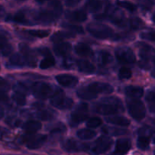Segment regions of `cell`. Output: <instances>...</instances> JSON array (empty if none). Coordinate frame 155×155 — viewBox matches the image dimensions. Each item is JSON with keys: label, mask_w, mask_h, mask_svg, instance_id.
Instances as JSON below:
<instances>
[{"label": "cell", "mask_w": 155, "mask_h": 155, "mask_svg": "<svg viewBox=\"0 0 155 155\" xmlns=\"http://www.w3.org/2000/svg\"><path fill=\"white\" fill-rule=\"evenodd\" d=\"M95 111L103 115H112L124 111L120 99L117 97H106L102 98L95 106Z\"/></svg>", "instance_id": "6da1fadb"}, {"label": "cell", "mask_w": 155, "mask_h": 155, "mask_svg": "<svg viewBox=\"0 0 155 155\" xmlns=\"http://www.w3.org/2000/svg\"><path fill=\"white\" fill-rule=\"evenodd\" d=\"M60 89L54 90V87L49 83L44 82H36L31 86V91L33 95L39 99H47L51 97L52 98Z\"/></svg>", "instance_id": "7a4b0ae2"}, {"label": "cell", "mask_w": 155, "mask_h": 155, "mask_svg": "<svg viewBox=\"0 0 155 155\" xmlns=\"http://www.w3.org/2000/svg\"><path fill=\"white\" fill-rule=\"evenodd\" d=\"M88 32L94 37L99 39H105L113 37L114 32L110 27L98 23H90L86 27Z\"/></svg>", "instance_id": "3957f363"}, {"label": "cell", "mask_w": 155, "mask_h": 155, "mask_svg": "<svg viewBox=\"0 0 155 155\" xmlns=\"http://www.w3.org/2000/svg\"><path fill=\"white\" fill-rule=\"evenodd\" d=\"M104 14L106 15L107 19L118 27L124 28L128 26V21L126 19L124 12L119 8L111 5H107Z\"/></svg>", "instance_id": "277c9868"}, {"label": "cell", "mask_w": 155, "mask_h": 155, "mask_svg": "<svg viewBox=\"0 0 155 155\" xmlns=\"http://www.w3.org/2000/svg\"><path fill=\"white\" fill-rule=\"evenodd\" d=\"M127 105L129 114L135 120L141 121L145 117L146 109L142 101L138 99H128Z\"/></svg>", "instance_id": "5b68a950"}, {"label": "cell", "mask_w": 155, "mask_h": 155, "mask_svg": "<svg viewBox=\"0 0 155 155\" xmlns=\"http://www.w3.org/2000/svg\"><path fill=\"white\" fill-rule=\"evenodd\" d=\"M89 116V106L86 103H81L77 106L72 112L70 118V124L71 127H77L80 124L86 120Z\"/></svg>", "instance_id": "8992f818"}, {"label": "cell", "mask_w": 155, "mask_h": 155, "mask_svg": "<svg viewBox=\"0 0 155 155\" xmlns=\"http://www.w3.org/2000/svg\"><path fill=\"white\" fill-rule=\"evenodd\" d=\"M112 143V139L107 136H100L92 145H89V151H90V152L94 155L101 154L110 149Z\"/></svg>", "instance_id": "52a82bcc"}, {"label": "cell", "mask_w": 155, "mask_h": 155, "mask_svg": "<svg viewBox=\"0 0 155 155\" xmlns=\"http://www.w3.org/2000/svg\"><path fill=\"white\" fill-rule=\"evenodd\" d=\"M118 61L124 64H132L136 62V55L129 47H118L114 51Z\"/></svg>", "instance_id": "ba28073f"}, {"label": "cell", "mask_w": 155, "mask_h": 155, "mask_svg": "<svg viewBox=\"0 0 155 155\" xmlns=\"http://www.w3.org/2000/svg\"><path fill=\"white\" fill-rule=\"evenodd\" d=\"M51 105L60 110H68L71 108L74 104V101L71 98L65 96L61 91L59 90L50 101Z\"/></svg>", "instance_id": "9c48e42d"}, {"label": "cell", "mask_w": 155, "mask_h": 155, "mask_svg": "<svg viewBox=\"0 0 155 155\" xmlns=\"http://www.w3.org/2000/svg\"><path fill=\"white\" fill-rule=\"evenodd\" d=\"M59 16L60 15H58L52 9L51 10L43 9V10H39L36 12L33 15V18L36 21V23H39V24H50L54 22Z\"/></svg>", "instance_id": "30bf717a"}, {"label": "cell", "mask_w": 155, "mask_h": 155, "mask_svg": "<svg viewBox=\"0 0 155 155\" xmlns=\"http://www.w3.org/2000/svg\"><path fill=\"white\" fill-rule=\"evenodd\" d=\"M21 142L26 143V146L29 149H37L43 145L47 140V136L45 135H37L33 136V134H28L21 137Z\"/></svg>", "instance_id": "8fae6325"}, {"label": "cell", "mask_w": 155, "mask_h": 155, "mask_svg": "<svg viewBox=\"0 0 155 155\" xmlns=\"http://www.w3.org/2000/svg\"><path fill=\"white\" fill-rule=\"evenodd\" d=\"M63 148L68 152L89 151V144H82L74 139H69L63 143Z\"/></svg>", "instance_id": "7c38bea8"}, {"label": "cell", "mask_w": 155, "mask_h": 155, "mask_svg": "<svg viewBox=\"0 0 155 155\" xmlns=\"http://www.w3.org/2000/svg\"><path fill=\"white\" fill-rule=\"evenodd\" d=\"M132 146L131 141L129 139H120L116 142L114 150L110 155H126Z\"/></svg>", "instance_id": "4fadbf2b"}, {"label": "cell", "mask_w": 155, "mask_h": 155, "mask_svg": "<svg viewBox=\"0 0 155 155\" xmlns=\"http://www.w3.org/2000/svg\"><path fill=\"white\" fill-rule=\"evenodd\" d=\"M56 80L59 84L64 87H74L78 83V78L71 74H58L55 77Z\"/></svg>", "instance_id": "5bb4252c"}, {"label": "cell", "mask_w": 155, "mask_h": 155, "mask_svg": "<svg viewBox=\"0 0 155 155\" xmlns=\"http://www.w3.org/2000/svg\"><path fill=\"white\" fill-rule=\"evenodd\" d=\"M136 45L140 48L139 56L142 58V61H148L151 58H155V49L152 46L148 45V44L143 43V42H139L136 44Z\"/></svg>", "instance_id": "9a60e30c"}, {"label": "cell", "mask_w": 155, "mask_h": 155, "mask_svg": "<svg viewBox=\"0 0 155 155\" xmlns=\"http://www.w3.org/2000/svg\"><path fill=\"white\" fill-rule=\"evenodd\" d=\"M89 87L97 94H110L114 92L113 86L108 83H101V82H94L89 85Z\"/></svg>", "instance_id": "2e32d148"}, {"label": "cell", "mask_w": 155, "mask_h": 155, "mask_svg": "<svg viewBox=\"0 0 155 155\" xmlns=\"http://www.w3.org/2000/svg\"><path fill=\"white\" fill-rule=\"evenodd\" d=\"M66 18L73 22H84L87 19V14L86 11L83 9H79V10H75L73 12H67Z\"/></svg>", "instance_id": "e0dca14e"}, {"label": "cell", "mask_w": 155, "mask_h": 155, "mask_svg": "<svg viewBox=\"0 0 155 155\" xmlns=\"http://www.w3.org/2000/svg\"><path fill=\"white\" fill-rule=\"evenodd\" d=\"M5 21H10L14 23L23 25H33V23L27 18V15L24 11L21 10L15 13L13 16H9L5 18Z\"/></svg>", "instance_id": "ac0fdd59"}, {"label": "cell", "mask_w": 155, "mask_h": 155, "mask_svg": "<svg viewBox=\"0 0 155 155\" xmlns=\"http://www.w3.org/2000/svg\"><path fill=\"white\" fill-rule=\"evenodd\" d=\"M9 61H10V64L12 66L19 67V68H22V67L25 66L30 67L29 59L23 54H21L19 53H15L10 58Z\"/></svg>", "instance_id": "d6986e66"}, {"label": "cell", "mask_w": 155, "mask_h": 155, "mask_svg": "<svg viewBox=\"0 0 155 155\" xmlns=\"http://www.w3.org/2000/svg\"><path fill=\"white\" fill-rule=\"evenodd\" d=\"M54 53L60 57H65L71 53L72 50V45L69 42H60L53 48Z\"/></svg>", "instance_id": "ffe728a7"}, {"label": "cell", "mask_w": 155, "mask_h": 155, "mask_svg": "<svg viewBox=\"0 0 155 155\" xmlns=\"http://www.w3.org/2000/svg\"><path fill=\"white\" fill-rule=\"evenodd\" d=\"M79 98L84 100H92L95 99L98 97V94L95 93L89 86H83L80 88L77 92Z\"/></svg>", "instance_id": "44dd1931"}, {"label": "cell", "mask_w": 155, "mask_h": 155, "mask_svg": "<svg viewBox=\"0 0 155 155\" xmlns=\"http://www.w3.org/2000/svg\"><path fill=\"white\" fill-rule=\"evenodd\" d=\"M74 51L78 55L82 57H91L93 55V51L87 44L84 42H79L74 47Z\"/></svg>", "instance_id": "7402d4cb"}, {"label": "cell", "mask_w": 155, "mask_h": 155, "mask_svg": "<svg viewBox=\"0 0 155 155\" xmlns=\"http://www.w3.org/2000/svg\"><path fill=\"white\" fill-rule=\"evenodd\" d=\"M78 70L81 73L86 74H93L95 72V67L91 62L86 60H78L77 61Z\"/></svg>", "instance_id": "603a6c76"}, {"label": "cell", "mask_w": 155, "mask_h": 155, "mask_svg": "<svg viewBox=\"0 0 155 155\" xmlns=\"http://www.w3.org/2000/svg\"><path fill=\"white\" fill-rule=\"evenodd\" d=\"M8 34L4 30H1V53L2 56H8L12 53L13 48L8 42V36H5Z\"/></svg>", "instance_id": "cb8c5ba5"}, {"label": "cell", "mask_w": 155, "mask_h": 155, "mask_svg": "<svg viewBox=\"0 0 155 155\" xmlns=\"http://www.w3.org/2000/svg\"><path fill=\"white\" fill-rule=\"evenodd\" d=\"M124 92L127 96L134 98H141L144 94V90L142 87L135 86H127L124 89Z\"/></svg>", "instance_id": "d4e9b609"}, {"label": "cell", "mask_w": 155, "mask_h": 155, "mask_svg": "<svg viewBox=\"0 0 155 155\" xmlns=\"http://www.w3.org/2000/svg\"><path fill=\"white\" fill-rule=\"evenodd\" d=\"M22 128L27 134H33L42 128V124L39 121L29 120L24 124Z\"/></svg>", "instance_id": "484cf974"}, {"label": "cell", "mask_w": 155, "mask_h": 155, "mask_svg": "<svg viewBox=\"0 0 155 155\" xmlns=\"http://www.w3.org/2000/svg\"><path fill=\"white\" fill-rule=\"evenodd\" d=\"M106 121L109 124L114 125L120 126V127H128L130 124V120L122 116H112L106 118Z\"/></svg>", "instance_id": "4316f807"}, {"label": "cell", "mask_w": 155, "mask_h": 155, "mask_svg": "<svg viewBox=\"0 0 155 155\" xmlns=\"http://www.w3.org/2000/svg\"><path fill=\"white\" fill-rule=\"evenodd\" d=\"M97 61L101 66H105V65L112 63L114 58L113 56L110 54V52L105 51V50H102V51H100L98 52Z\"/></svg>", "instance_id": "83f0119b"}, {"label": "cell", "mask_w": 155, "mask_h": 155, "mask_svg": "<svg viewBox=\"0 0 155 155\" xmlns=\"http://www.w3.org/2000/svg\"><path fill=\"white\" fill-rule=\"evenodd\" d=\"M85 6L89 12L95 13L102 8V2L101 0H87Z\"/></svg>", "instance_id": "f1b7e54d"}, {"label": "cell", "mask_w": 155, "mask_h": 155, "mask_svg": "<svg viewBox=\"0 0 155 155\" xmlns=\"http://www.w3.org/2000/svg\"><path fill=\"white\" fill-rule=\"evenodd\" d=\"M74 36V34L69 32H62L59 31L54 33L51 37V41L53 42H59L64 40L65 39H69Z\"/></svg>", "instance_id": "f546056e"}, {"label": "cell", "mask_w": 155, "mask_h": 155, "mask_svg": "<svg viewBox=\"0 0 155 155\" xmlns=\"http://www.w3.org/2000/svg\"><path fill=\"white\" fill-rule=\"evenodd\" d=\"M77 136L82 140H90L96 136V132L87 129H82L77 131Z\"/></svg>", "instance_id": "4dcf8cb0"}, {"label": "cell", "mask_w": 155, "mask_h": 155, "mask_svg": "<svg viewBox=\"0 0 155 155\" xmlns=\"http://www.w3.org/2000/svg\"><path fill=\"white\" fill-rule=\"evenodd\" d=\"M55 65V60L54 58L51 54H48V55L45 56L43 60L41 61L40 64H39V68L42 70L48 69L50 68H52L53 66Z\"/></svg>", "instance_id": "1f68e13d"}, {"label": "cell", "mask_w": 155, "mask_h": 155, "mask_svg": "<svg viewBox=\"0 0 155 155\" xmlns=\"http://www.w3.org/2000/svg\"><path fill=\"white\" fill-rule=\"evenodd\" d=\"M128 25L130 26V28L131 30H138L145 27V23L141 18L135 17L128 20Z\"/></svg>", "instance_id": "d6a6232c"}, {"label": "cell", "mask_w": 155, "mask_h": 155, "mask_svg": "<svg viewBox=\"0 0 155 155\" xmlns=\"http://www.w3.org/2000/svg\"><path fill=\"white\" fill-rule=\"evenodd\" d=\"M150 144V137L148 136L144 135H139L137 139V147L141 150H148L149 148Z\"/></svg>", "instance_id": "836d02e7"}, {"label": "cell", "mask_w": 155, "mask_h": 155, "mask_svg": "<svg viewBox=\"0 0 155 155\" xmlns=\"http://www.w3.org/2000/svg\"><path fill=\"white\" fill-rule=\"evenodd\" d=\"M34 116L41 120H51L54 118V114L47 110H39L34 114Z\"/></svg>", "instance_id": "e575fe53"}, {"label": "cell", "mask_w": 155, "mask_h": 155, "mask_svg": "<svg viewBox=\"0 0 155 155\" xmlns=\"http://www.w3.org/2000/svg\"><path fill=\"white\" fill-rule=\"evenodd\" d=\"M112 40L121 41V42H130L135 39V36L130 33H120L114 35Z\"/></svg>", "instance_id": "d590c367"}, {"label": "cell", "mask_w": 155, "mask_h": 155, "mask_svg": "<svg viewBox=\"0 0 155 155\" xmlns=\"http://www.w3.org/2000/svg\"><path fill=\"white\" fill-rule=\"evenodd\" d=\"M103 132H104L107 134L112 135V136H121V135H126L128 133V131L122 129L115 128V127H104L102 128Z\"/></svg>", "instance_id": "8d00e7d4"}, {"label": "cell", "mask_w": 155, "mask_h": 155, "mask_svg": "<svg viewBox=\"0 0 155 155\" xmlns=\"http://www.w3.org/2000/svg\"><path fill=\"white\" fill-rule=\"evenodd\" d=\"M48 127H47L48 130H49L50 133L51 134H55V133H64V132H66L67 128L65 127L64 124H63L62 123H57L55 124H53V125L48 126Z\"/></svg>", "instance_id": "74e56055"}, {"label": "cell", "mask_w": 155, "mask_h": 155, "mask_svg": "<svg viewBox=\"0 0 155 155\" xmlns=\"http://www.w3.org/2000/svg\"><path fill=\"white\" fill-rule=\"evenodd\" d=\"M117 5L118 6L121 8H124L127 9V11L130 12H135L137 10V7L135 4L130 2L129 1H121V0H117L116 2Z\"/></svg>", "instance_id": "f35d334b"}, {"label": "cell", "mask_w": 155, "mask_h": 155, "mask_svg": "<svg viewBox=\"0 0 155 155\" xmlns=\"http://www.w3.org/2000/svg\"><path fill=\"white\" fill-rule=\"evenodd\" d=\"M27 33L30 36L38 38H45L49 36L50 30H27Z\"/></svg>", "instance_id": "ab89813d"}, {"label": "cell", "mask_w": 155, "mask_h": 155, "mask_svg": "<svg viewBox=\"0 0 155 155\" xmlns=\"http://www.w3.org/2000/svg\"><path fill=\"white\" fill-rule=\"evenodd\" d=\"M145 99L148 102L150 111L152 112V113H155V92H152V91L148 92Z\"/></svg>", "instance_id": "60d3db41"}, {"label": "cell", "mask_w": 155, "mask_h": 155, "mask_svg": "<svg viewBox=\"0 0 155 155\" xmlns=\"http://www.w3.org/2000/svg\"><path fill=\"white\" fill-rule=\"evenodd\" d=\"M139 7L145 12L151 10L154 5V2L153 0H137Z\"/></svg>", "instance_id": "b9f144b4"}, {"label": "cell", "mask_w": 155, "mask_h": 155, "mask_svg": "<svg viewBox=\"0 0 155 155\" xmlns=\"http://www.w3.org/2000/svg\"><path fill=\"white\" fill-rule=\"evenodd\" d=\"M14 90H15V92L23 94V95H26L29 92L27 85L24 84V83H23V82H18V83H17L14 86Z\"/></svg>", "instance_id": "7bdbcfd3"}, {"label": "cell", "mask_w": 155, "mask_h": 155, "mask_svg": "<svg viewBox=\"0 0 155 155\" xmlns=\"http://www.w3.org/2000/svg\"><path fill=\"white\" fill-rule=\"evenodd\" d=\"M132 77L131 70L127 68H121L118 73V77L120 80H128Z\"/></svg>", "instance_id": "ee69618b"}, {"label": "cell", "mask_w": 155, "mask_h": 155, "mask_svg": "<svg viewBox=\"0 0 155 155\" xmlns=\"http://www.w3.org/2000/svg\"><path fill=\"white\" fill-rule=\"evenodd\" d=\"M63 27L68 30H71L72 33H79V34H83L84 30L81 26L74 25V24H63Z\"/></svg>", "instance_id": "f6af8a7d"}, {"label": "cell", "mask_w": 155, "mask_h": 155, "mask_svg": "<svg viewBox=\"0 0 155 155\" xmlns=\"http://www.w3.org/2000/svg\"><path fill=\"white\" fill-rule=\"evenodd\" d=\"M101 124H102V120L99 117H96L90 118L86 122V126L89 128H97V127H100Z\"/></svg>", "instance_id": "bcb514c9"}, {"label": "cell", "mask_w": 155, "mask_h": 155, "mask_svg": "<svg viewBox=\"0 0 155 155\" xmlns=\"http://www.w3.org/2000/svg\"><path fill=\"white\" fill-rule=\"evenodd\" d=\"M12 99L20 106H24L26 104V97L25 95L15 92L12 95Z\"/></svg>", "instance_id": "7dc6e473"}, {"label": "cell", "mask_w": 155, "mask_h": 155, "mask_svg": "<svg viewBox=\"0 0 155 155\" xmlns=\"http://www.w3.org/2000/svg\"><path fill=\"white\" fill-rule=\"evenodd\" d=\"M50 6L52 8L53 11L56 12L58 15H61L62 12V6L60 2L58 0H51L50 2Z\"/></svg>", "instance_id": "c3c4849f"}, {"label": "cell", "mask_w": 155, "mask_h": 155, "mask_svg": "<svg viewBox=\"0 0 155 155\" xmlns=\"http://www.w3.org/2000/svg\"><path fill=\"white\" fill-rule=\"evenodd\" d=\"M140 37L142 39H145V40L155 42V31H149L142 33L140 34Z\"/></svg>", "instance_id": "681fc988"}, {"label": "cell", "mask_w": 155, "mask_h": 155, "mask_svg": "<svg viewBox=\"0 0 155 155\" xmlns=\"http://www.w3.org/2000/svg\"><path fill=\"white\" fill-rule=\"evenodd\" d=\"M10 89V85L8 83L6 80H5L4 79H1V83H0V90H1V92H5L6 93V92L9 90Z\"/></svg>", "instance_id": "f907efd6"}, {"label": "cell", "mask_w": 155, "mask_h": 155, "mask_svg": "<svg viewBox=\"0 0 155 155\" xmlns=\"http://www.w3.org/2000/svg\"><path fill=\"white\" fill-rule=\"evenodd\" d=\"M81 2V0H65V5L68 7H74L77 5Z\"/></svg>", "instance_id": "816d5d0a"}, {"label": "cell", "mask_w": 155, "mask_h": 155, "mask_svg": "<svg viewBox=\"0 0 155 155\" xmlns=\"http://www.w3.org/2000/svg\"><path fill=\"white\" fill-rule=\"evenodd\" d=\"M63 66H64L65 68H71L73 66L72 59L70 58L64 59L63 62Z\"/></svg>", "instance_id": "f5cc1de1"}, {"label": "cell", "mask_w": 155, "mask_h": 155, "mask_svg": "<svg viewBox=\"0 0 155 155\" xmlns=\"http://www.w3.org/2000/svg\"><path fill=\"white\" fill-rule=\"evenodd\" d=\"M1 101L2 103H5V104L8 102V98L7 95L5 92H1Z\"/></svg>", "instance_id": "db71d44e"}, {"label": "cell", "mask_w": 155, "mask_h": 155, "mask_svg": "<svg viewBox=\"0 0 155 155\" xmlns=\"http://www.w3.org/2000/svg\"><path fill=\"white\" fill-rule=\"evenodd\" d=\"M35 1H36L38 4H44V3H45V2L48 1V0H35Z\"/></svg>", "instance_id": "11a10c76"}, {"label": "cell", "mask_w": 155, "mask_h": 155, "mask_svg": "<svg viewBox=\"0 0 155 155\" xmlns=\"http://www.w3.org/2000/svg\"><path fill=\"white\" fill-rule=\"evenodd\" d=\"M151 76H152V77H154V78H155V69L153 70V71H152V72H151Z\"/></svg>", "instance_id": "9f6ffc18"}, {"label": "cell", "mask_w": 155, "mask_h": 155, "mask_svg": "<svg viewBox=\"0 0 155 155\" xmlns=\"http://www.w3.org/2000/svg\"><path fill=\"white\" fill-rule=\"evenodd\" d=\"M3 115H4V112H3V107H1V116L2 117H3Z\"/></svg>", "instance_id": "6f0895ef"}, {"label": "cell", "mask_w": 155, "mask_h": 155, "mask_svg": "<svg viewBox=\"0 0 155 155\" xmlns=\"http://www.w3.org/2000/svg\"><path fill=\"white\" fill-rule=\"evenodd\" d=\"M152 21H153V22H154L155 24V12H154V15H153V16H152Z\"/></svg>", "instance_id": "680465c9"}, {"label": "cell", "mask_w": 155, "mask_h": 155, "mask_svg": "<svg viewBox=\"0 0 155 155\" xmlns=\"http://www.w3.org/2000/svg\"><path fill=\"white\" fill-rule=\"evenodd\" d=\"M151 121L152 122V124L155 125V119H151Z\"/></svg>", "instance_id": "91938a15"}, {"label": "cell", "mask_w": 155, "mask_h": 155, "mask_svg": "<svg viewBox=\"0 0 155 155\" xmlns=\"http://www.w3.org/2000/svg\"><path fill=\"white\" fill-rule=\"evenodd\" d=\"M16 1H25V0H16Z\"/></svg>", "instance_id": "94428289"}, {"label": "cell", "mask_w": 155, "mask_h": 155, "mask_svg": "<svg viewBox=\"0 0 155 155\" xmlns=\"http://www.w3.org/2000/svg\"><path fill=\"white\" fill-rule=\"evenodd\" d=\"M154 64H155V58H154Z\"/></svg>", "instance_id": "6125c7cd"}, {"label": "cell", "mask_w": 155, "mask_h": 155, "mask_svg": "<svg viewBox=\"0 0 155 155\" xmlns=\"http://www.w3.org/2000/svg\"><path fill=\"white\" fill-rule=\"evenodd\" d=\"M154 143L155 144V138H154Z\"/></svg>", "instance_id": "be15d7a7"}, {"label": "cell", "mask_w": 155, "mask_h": 155, "mask_svg": "<svg viewBox=\"0 0 155 155\" xmlns=\"http://www.w3.org/2000/svg\"><path fill=\"white\" fill-rule=\"evenodd\" d=\"M154 155H155V151H154Z\"/></svg>", "instance_id": "e7e4bbea"}]
</instances>
